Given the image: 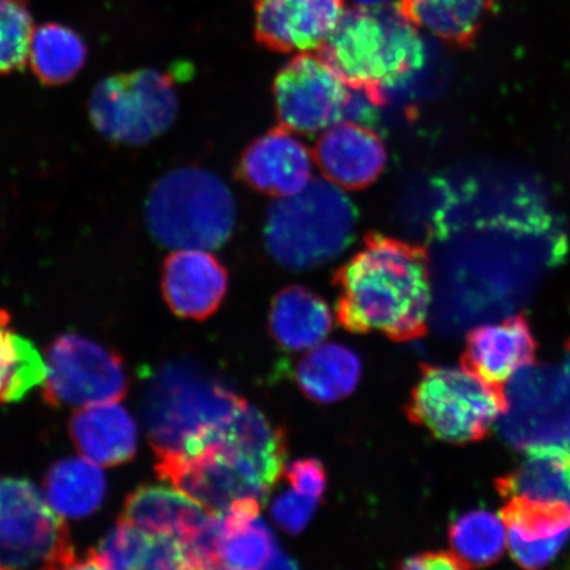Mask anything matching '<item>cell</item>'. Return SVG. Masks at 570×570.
<instances>
[{
    "label": "cell",
    "instance_id": "1",
    "mask_svg": "<svg viewBox=\"0 0 570 570\" xmlns=\"http://www.w3.org/2000/svg\"><path fill=\"white\" fill-rule=\"evenodd\" d=\"M285 466L283 433L246 403L183 454L156 455V472L213 511L238 499L265 502Z\"/></svg>",
    "mask_w": 570,
    "mask_h": 570
},
{
    "label": "cell",
    "instance_id": "2",
    "mask_svg": "<svg viewBox=\"0 0 570 570\" xmlns=\"http://www.w3.org/2000/svg\"><path fill=\"white\" fill-rule=\"evenodd\" d=\"M338 323L352 333L396 341L426 332L432 285L422 248L372 235L337 274Z\"/></svg>",
    "mask_w": 570,
    "mask_h": 570
},
{
    "label": "cell",
    "instance_id": "3",
    "mask_svg": "<svg viewBox=\"0 0 570 570\" xmlns=\"http://www.w3.org/2000/svg\"><path fill=\"white\" fill-rule=\"evenodd\" d=\"M320 55L347 83L381 92L422 69L426 56L417 27L397 3L344 11Z\"/></svg>",
    "mask_w": 570,
    "mask_h": 570
},
{
    "label": "cell",
    "instance_id": "4",
    "mask_svg": "<svg viewBox=\"0 0 570 570\" xmlns=\"http://www.w3.org/2000/svg\"><path fill=\"white\" fill-rule=\"evenodd\" d=\"M145 381L142 417L156 455L190 451L244 402L224 383L185 362L166 363Z\"/></svg>",
    "mask_w": 570,
    "mask_h": 570
},
{
    "label": "cell",
    "instance_id": "5",
    "mask_svg": "<svg viewBox=\"0 0 570 570\" xmlns=\"http://www.w3.org/2000/svg\"><path fill=\"white\" fill-rule=\"evenodd\" d=\"M355 225V206L345 191L331 180H312L298 194L271 206L266 246L285 268L311 269L344 253Z\"/></svg>",
    "mask_w": 570,
    "mask_h": 570
},
{
    "label": "cell",
    "instance_id": "6",
    "mask_svg": "<svg viewBox=\"0 0 570 570\" xmlns=\"http://www.w3.org/2000/svg\"><path fill=\"white\" fill-rule=\"evenodd\" d=\"M149 233L170 249H216L230 239L237 205L223 178L202 168H181L154 185L146 206Z\"/></svg>",
    "mask_w": 570,
    "mask_h": 570
},
{
    "label": "cell",
    "instance_id": "7",
    "mask_svg": "<svg viewBox=\"0 0 570 570\" xmlns=\"http://www.w3.org/2000/svg\"><path fill=\"white\" fill-rule=\"evenodd\" d=\"M509 410L503 389L462 367H425L412 391L413 423L446 443L465 444L487 436Z\"/></svg>",
    "mask_w": 570,
    "mask_h": 570
},
{
    "label": "cell",
    "instance_id": "8",
    "mask_svg": "<svg viewBox=\"0 0 570 570\" xmlns=\"http://www.w3.org/2000/svg\"><path fill=\"white\" fill-rule=\"evenodd\" d=\"M177 114L173 77L156 69L107 77L89 99V116L97 131L126 146H142L159 138L175 124Z\"/></svg>",
    "mask_w": 570,
    "mask_h": 570
},
{
    "label": "cell",
    "instance_id": "9",
    "mask_svg": "<svg viewBox=\"0 0 570 570\" xmlns=\"http://www.w3.org/2000/svg\"><path fill=\"white\" fill-rule=\"evenodd\" d=\"M67 524L31 482L0 479V569L76 568Z\"/></svg>",
    "mask_w": 570,
    "mask_h": 570
},
{
    "label": "cell",
    "instance_id": "10",
    "mask_svg": "<svg viewBox=\"0 0 570 570\" xmlns=\"http://www.w3.org/2000/svg\"><path fill=\"white\" fill-rule=\"evenodd\" d=\"M45 397L52 405L89 407L119 402L127 394L122 360L97 342L63 334L47 352Z\"/></svg>",
    "mask_w": 570,
    "mask_h": 570
},
{
    "label": "cell",
    "instance_id": "11",
    "mask_svg": "<svg viewBox=\"0 0 570 570\" xmlns=\"http://www.w3.org/2000/svg\"><path fill=\"white\" fill-rule=\"evenodd\" d=\"M120 520L153 534L180 540L190 569H219L218 546L223 512L161 487H145L127 498Z\"/></svg>",
    "mask_w": 570,
    "mask_h": 570
},
{
    "label": "cell",
    "instance_id": "12",
    "mask_svg": "<svg viewBox=\"0 0 570 570\" xmlns=\"http://www.w3.org/2000/svg\"><path fill=\"white\" fill-rule=\"evenodd\" d=\"M347 96L348 83L320 53L294 57L275 80L277 116L298 134L324 132L341 122Z\"/></svg>",
    "mask_w": 570,
    "mask_h": 570
},
{
    "label": "cell",
    "instance_id": "13",
    "mask_svg": "<svg viewBox=\"0 0 570 570\" xmlns=\"http://www.w3.org/2000/svg\"><path fill=\"white\" fill-rule=\"evenodd\" d=\"M255 36L279 52L323 47L344 13V0H254Z\"/></svg>",
    "mask_w": 570,
    "mask_h": 570
},
{
    "label": "cell",
    "instance_id": "14",
    "mask_svg": "<svg viewBox=\"0 0 570 570\" xmlns=\"http://www.w3.org/2000/svg\"><path fill=\"white\" fill-rule=\"evenodd\" d=\"M512 558L520 567L539 569L550 564L570 534V503L511 497L502 509Z\"/></svg>",
    "mask_w": 570,
    "mask_h": 570
},
{
    "label": "cell",
    "instance_id": "15",
    "mask_svg": "<svg viewBox=\"0 0 570 570\" xmlns=\"http://www.w3.org/2000/svg\"><path fill=\"white\" fill-rule=\"evenodd\" d=\"M161 288L175 315L202 321L223 303L227 273L209 249H173L164 262Z\"/></svg>",
    "mask_w": 570,
    "mask_h": 570
},
{
    "label": "cell",
    "instance_id": "16",
    "mask_svg": "<svg viewBox=\"0 0 570 570\" xmlns=\"http://www.w3.org/2000/svg\"><path fill=\"white\" fill-rule=\"evenodd\" d=\"M240 174L249 187L284 198L298 194L312 181V154L294 131L277 128L256 139L240 160Z\"/></svg>",
    "mask_w": 570,
    "mask_h": 570
},
{
    "label": "cell",
    "instance_id": "17",
    "mask_svg": "<svg viewBox=\"0 0 570 570\" xmlns=\"http://www.w3.org/2000/svg\"><path fill=\"white\" fill-rule=\"evenodd\" d=\"M316 160L327 180L342 189H362L380 177L387 154L368 127L341 120L321 135Z\"/></svg>",
    "mask_w": 570,
    "mask_h": 570
},
{
    "label": "cell",
    "instance_id": "18",
    "mask_svg": "<svg viewBox=\"0 0 570 570\" xmlns=\"http://www.w3.org/2000/svg\"><path fill=\"white\" fill-rule=\"evenodd\" d=\"M537 351L529 321L523 316L510 317L469 333L462 366L502 387L519 370L532 365Z\"/></svg>",
    "mask_w": 570,
    "mask_h": 570
},
{
    "label": "cell",
    "instance_id": "19",
    "mask_svg": "<svg viewBox=\"0 0 570 570\" xmlns=\"http://www.w3.org/2000/svg\"><path fill=\"white\" fill-rule=\"evenodd\" d=\"M261 503L254 498L238 499L223 512L218 546L219 568L294 567V562L282 552L273 532L263 522Z\"/></svg>",
    "mask_w": 570,
    "mask_h": 570
},
{
    "label": "cell",
    "instance_id": "20",
    "mask_svg": "<svg viewBox=\"0 0 570 570\" xmlns=\"http://www.w3.org/2000/svg\"><path fill=\"white\" fill-rule=\"evenodd\" d=\"M70 433L78 451L99 466H117L137 454V424L117 402L78 411L71 417Z\"/></svg>",
    "mask_w": 570,
    "mask_h": 570
},
{
    "label": "cell",
    "instance_id": "21",
    "mask_svg": "<svg viewBox=\"0 0 570 570\" xmlns=\"http://www.w3.org/2000/svg\"><path fill=\"white\" fill-rule=\"evenodd\" d=\"M332 325L330 306L315 292L298 285L283 289L269 313L274 338L291 352L311 351L321 345Z\"/></svg>",
    "mask_w": 570,
    "mask_h": 570
},
{
    "label": "cell",
    "instance_id": "22",
    "mask_svg": "<svg viewBox=\"0 0 570 570\" xmlns=\"http://www.w3.org/2000/svg\"><path fill=\"white\" fill-rule=\"evenodd\" d=\"M497 488L508 498L570 503V449L553 444L527 448L519 465L498 480Z\"/></svg>",
    "mask_w": 570,
    "mask_h": 570
},
{
    "label": "cell",
    "instance_id": "23",
    "mask_svg": "<svg viewBox=\"0 0 570 570\" xmlns=\"http://www.w3.org/2000/svg\"><path fill=\"white\" fill-rule=\"evenodd\" d=\"M397 6L417 28L462 48L472 45L493 10L491 0H399Z\"/></svg>",
    "mask_w": 570,
    "mask_h": 570
},
{
    "label": "cell",
    "instance_id": "24",
    "mask_svg": "<svg viewBox=\"0 0 570 570\" xmlns=\"http://www.w3.org/2000/svg\"><path fill=\"white\" fill-rule=\"evenodd\" d=\"M361 361L340 344L313 347L298 363L296 381L304 394L318 403L338 402L358 386Z\"/></svg>",
    "mask_w": 570,
    "mask_h": 570
},
{
    "label": "cell",
    "instance_id": "25",
    "mask_svg": "<svg viewBox=\"0 0 570 570\" xmlns=\"http://www.w3.org/2000/svg\"><path fill=\"white\" fill-rule=\"evenodd\" d=\"M47 501L66 518H85L96 512L106 495V479L98 463L87 458L56 463L47 475Z\"/></svg>",
    "mask_w": 570,
    "mask_h": 570
},
{
    "label": "cell",
    "instance_id": "26",
    "mask_svg": "<svg viewBox=\"0 0 570 570\" xmlns=\"http://www.w3.org/2000/svg\"><path fill=\"white\" fill-rule=\"evenodd\" d=\"M87 59V45L71 28L47 23L33 31L28 61L42 83L57 87L73 80Z\"/></svg>",
    "mask_w": 570,
    "mask_h": 570
},
{
    "label": "cell",
    "instance_id": "27",
    "mask_svg": "<svg viewBox=\"0 0 570 570\" xmlns=\"http://www.w3.org/2000/svg\"><path fill=\"white\" fill-rule=\"evenodd\" d=\"M10 324L9 313L0 309V404L20 401L47 377L46 360Z\"/></svg>",
    "mask_w": 570,
    "mask_h": 570
},
{
    "label": "cell",
    "instance_id": "28",
    "mask_svg": "<svg viewBox=\"0 0 570 570\" xmlns=\"http://www.w3.org/2000/svg\"><path fill=\"white\" fill-rule=\"evenodd\" d=\"M160 553V534L148 533L119 519V523L77 568L159 569Z\"/></svg>",
    "mask_w": 570,
    "mask_h": 570
},
{
    "label": "cell",
    "instance_id": "29",
    "mask_svg": "<svg viewBox=\"0 0 570 570\" xmlns=\"http://www.w3.org/2000/svg\"><path fill=\"white\" fill-rule=\"evenodd\" d=\"M449 539L463 568L484 567L501 559L508 532L502 518L487 510H475L454 520Z\"/></svg>",
    "mask_w": 570,
    "mask_h": 570
},
{
    "label": "cell",
    "instance_id": "30",
    "mask_svg": "<svg viewBox=\"0 0 570 570\" xmlns=\"http://www.w3.org/2000/svg\"><path fill=\"white\" fill-rule=\"evenodd\" d=\"M33 31L24 0H0V76L26 67Z\"/></svg>",
    "mask_w": 570,
    "mask_h": 570
},
{
    "label": "cell",
    "instance_id": "31",
    "mask_svg": "<svg viewBox=\"0 0 570 570\" xmlns=\"http://www.w3.org/2000/svg\"><path fill=\"white\" fill-rule=\"evenodd\" d=\"M317 501L318 499L305 497L296 490L284 491L273 505L276 524L288 533H301L315 515Z\"/></svg>",
    "mask_w": 570,
    "mask_h": 570
},
{
    "label": "cell",
    "instance_id": "32",
    "mask_svg": "<svg viewBox=\"0 0 570 570\" xmlns=\"http://www.w3.org/2000/svg\"><path fill=\"white\" fill-rule=\"evenodd\" d=\"M287 479L292 488L305 497L320 499L326 488V474L323 463L315 459L292 462L287 469Z\"/></svg>",
    "mask_w": 570,
    "mask_h": 570
},
{
    "label": "cell",
    "instance_id": "33",
    "mask_svg": "<svg viewBox=\"0 0 570 570\" xmlns=\"http://www.w3.org/2000/svg\"><path fill=\"white\" fill-rule=\"evenodd\" d=\"M403 568L416 570L462 569L461 562L453 553H424L410 559Z\"/></svg>",
    "mask_w": 570,
    "mask_h": 570
},
{
    "label": "cell",
    "instance_id": "34",
    "mask_svg": "<svg viewBox=\"0 0 570 570\" xmlns=\"http://www.w3.org/2000/svg\"><path fill=\"white\" fill-rule=\"evenodd\" d=\"M355 6H380L387 4L391 0H352Z\"/></svg>",
    "mask_w": 570,
    "mask_h": 570
}]
</instances>
